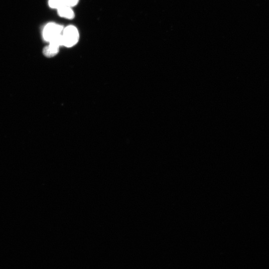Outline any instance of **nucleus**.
<instances>
[{"instance_id": "nucleus-5", "label": "nucleus", "mask_w": 269, "mask_h": 269, "mask_svg": "<svg viewBox=\"0 0 269 269\" xmlns=\"http://www.w3.org/2000/svg\"><path fill=\"white\" fill-rule=\"evenodd\" d=\"M57 1L60 7L63 6H74L78 3L79 0H57Z\"/></svg>"}, {"instance_id": "nucleus-1", "label": "nucleus", "mask_w": 269, "mask_h": 269, "mask_svg": "<svg viewBox=\"0 0 269 269\" xmlns=\"http://www.w3.org/2000/svg\"><path fill=\"white\" fill-rule=\"evenodd\" d=\"M79 39V34L77 28L73 25L65 27L62 34V45L71 47L75 45Z\"/></svg>"}, {"instance_id": "nucleus-3", "label": "nucleus", "mask_w": 269, "mask_h": 269, "mask_svg": "<svg viewBox=\"0 0 269 269\" xmlns=\"http://www.w3.org/2000/svg\"><path fill=\"white\" fill-rule=\"evenodd\" d=\"M60 45L55 42H50L49 44L44 47L43 54L47 57H52L59 52Z\"/></svg>"}, {"instance_id": "nucleus-2", "label": "nucleus", "mask_w": 269, "mask_h": 269, "mask_svg": "<svg viewBox=\"0 0 269 269\" xmlns=\"http://www.w3.org/2000/svg\"><path fill=\"white\" fill-rule=\"evenodd\" d=\"M63 27L54 23H49L44 28L43 37L46 41L50 42L61 34Z\"/></svg>"}, {"instance_id": "nucleus-4", "label": "nucleus", "mask_w": 269, "mask_h": 269, "mask_svg": "<svg viewBox=\"0 0 269 269\" xmlns=\"http://www.w3.org/2000/svg\"><path fill=\"white\" fill-rule=\"evenodd\" d=\"M57 12L58 15L67 19H73L75 14L73 10L70 7L68 6H63L57 9Z\"/></svg>"}, {"instance_id": "nucleus-6", "label": "nucleus", "mask_w": 269, "mask_h": 269, "mask_svg": "<svg viewBox=\"0 0 269 269\" xmlns=\"http://www.w3.org/2000/svg\"><path fill=\"white\" fill-rule=\"evenodd\" d=\"M48 4L50 7L53 8L58 9L59 7V5L57 0H49Z\"/></svg>"}]
</instances>
